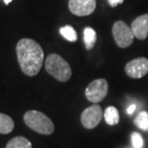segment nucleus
<instances>
[{
  "instance_id": "obj_1",
  "label": "nucleus",
  "mask_w": 148,
  "mask_h": 148,
  "mask_svg": "<svg viewBox=\"0 0 148 148\" xmlns=\"http://www.w3.org/2000/svg\"><path fill=\"white\" fill-rule=\"evenodd\" d=\"M16 55L22 72L27 76H35L40 72L44 60L41 46L32 38H21L16 44Z\"/></svg>"
},
{
  "instance_id": "obj_2",
  "label": "nucleus",
  "mask_w": 148,
  "mask_h": 148,
  "mask_svg": "<svg viewBox=\"0 0 148 148\" xmlns=\"http://www.w3.org/2000/svg\"><path fill=\"white\" fill-rule=\"evenodd\" d=\"M45 69L50 75L60 82H66L71 78L72 71L69 64L60 55L52 53L45 61Z\"/></svg>"
},
{
  "instance_id": "obj_3",
  "label": "nucleus",
  "mask_w": 148,
  "mask_h": 148,
  "mask_svg": "<svg viewBox=\"0 0 148 148\" xmlns=\"http://www.w3.org/2000/svg\"><path fill=\"white\" fill-rule=\"evenodd\" d=\"M25 124L33 131L41 135H51L54 132V124L50 118L41 112L31 110L23 116Z\"/></svg>"
},
{
  "instance_id": "obj_4",
  "label": "nucleus",
  "mask_w": 148,
  "mask_h": 148,
  "mask_svg": "<svg viewBox=\"0 0 148 148\" xmlns=\"http://www.w3.org/2000/svg\"><path fill=\"white\" fill-rule=\"evenodd\" d=\"M112 33L115 43L120 48H127L133 43L135 36L132 29L122 20H118L114 23Z\"/></svg>"
},
{
  "instance_id": "obj_5",
  "label": "nucleus",
  "mask_w": 148,
  "mask_h": 148,
  "mask_svg": "<svg viewBox=\"0 0 148 148\" xmlns=\"http://www.w3.org/2000/svg\"><path fill=\"white\" fill-rule=\"evenodd\" d=\"M109 84L106 79H96L88 86L85 90V95L88 101L98 103L107 96Z\"/></svg>"
},
{
  "instance_id": "obj_6",
  "label": "nucleus",
  "mask_w": 148,
  "mask_h": 148,
  "mask_svg": "<svg viewBox=\"0 0 148 148\" xmlns=\"http://www.w3.org/2000/svg\"><path fill=\"white\" fill-rule=\"evenodd\" d=\"M102 117V108L99 105L93 104L83 111L81 122L86 129H93L100 123Z\"/></svg>"
},
{
  "instance_id": "obj_7",
  "label": "nucleus",
  "mask_w": 148,
  "mask_h": 148,
  "mask_svg": "<svg viewBox=\"0 0 148 148\" xmlns=\"http://www.w3.org/2000/svg\"><path fill=\"white\" fill-rule=\"evenodd\" d=\"M125 72L130 78H143L148 73V59L140 57L130 61L125 66Z\"/></svg>"
},
{
  "instance_id": "obj_8",
  "label": "nucleus",
  "mask_w": 148,
  "mask_h": 148,
  "mask_svg": "<svg viewBox=\"0 0 148 148\" xmlns=\"http://www.w3.org/2000/svg\"><path fill=\"white\" fill-rule=\"evenodd\" d=\"M69 8L74 16H90L96 8V0H69Z\"/></svg>"
},
{
  "instance_id": "obj_9",
  "label": "nucleus",
  "mask_w": 148,
  "mask_h": 148,
  "mask_svg": "<svg viewBox=\"0 0 148 148\" xmlns=\"http://www.w3.org/2000/svg\"><path fill=\"white\" fill-rule=\"evenodd\" d=\"M131 29L137 38L140 40H145L148 36V14L138 16L132 22Z\"/></svg>"
},
{
  "instance_id": "obj_10",
  "label": "nucleus",
  "mask_w": 148,
  "mask_h": 148,
  "mask_svg": "<svg viewBox=\"0 0 148 148\" xmlns=\"http://www.w3.org/2000/svg\"><path fill=\"white\" fill-rule=\"evenodd\" d=\"M14 127V123L12 117L0 112V134H10Z\"/></svg>"
},
{
  "instance_id": "obj_11",
  "label": "nucleus",
  "mask_w": 148,
  "mask_h": 148,
  "mask_svg": "<svg viewBox=\"0 0 148 148\" xmlns=\"http://www.w3.org/2000/svg\"><path fill=\"white\" fill-rule=\"evenodd\" d=\"M97 40L96 32L91 27H86L84 29V42L87 50H90L95 45Z\"/></svg>"
},
{
  "instance_id": "obj_12",
  "label": "nucleus",
  "mask_w": 148,
  "mask_h": 148,
  "mask_svg": "<svg viewBox=\"0 0 148 148\" xmlns=\"http://www.w3.org/2000/svg\"><path fill=\"white\" fill-rule=\"evenodd\" d=\"M104 118L109 125H115L119 122V112L114 106H109L104 112Z\"/></svg>"
},
{
  "instance_id": "obj_13",
  "label": "nucleus",
  "mask_w": 148,
  "mask_h": 148,
  "mask_svg": "<svg viewBox=\"0 0 148 148\" xmlns=\"http://www.w3.org/2000/svg\"><path fill=\"white\" fill-rule=\"evenodd\" d=\"M6 148H32V143L24 137H16L9 141Z\"/></svg>"
},
{
  "instance_id": "obj_14",
  "label": "nucleus",
  "mask_w": 148,
  "mask_h": 148,
  "mask_svg": "<svg viewBox=\"0 0 148 148\" xmlns=\"http://www.w3.org/2000/svg\"><path fill=\"white\" fill-rule=\"evenodd\" d=\"M134 122L138 128L143 131H148V112L146 111H141L134 119Z\"/></svg>"
},
{
  "instance_id": "obj_15",
  "label": "nucleus",
  "mask_w": 148,
  "mask_h": 148,
  "mask_svg": "<svg viewBox=\"0 0 148 148\" xmlns=\"http://www.w3.org/2000/svg\"><path fill=\"white\" fill-rule=\"evenodd\" d=\"M60 33L66 40L71 41V42L76 41L77 38H78L75 29L70 25H66V26H64V27H62L60 29Z\"/></svg>"
},
{
  "instance_id": "obj_16",
  "label": "nucleus",
  "mask_w": 148,
  "mask_h": 148,
  "mask_svg": "<svg viewBox=\"0 0 148 148\" xmlns=\"http://www.w3.org/2000/svg\"><path fill=\"white\" fill-rule=\"evenodd\" d=\"M132 144L135 148H143V137L140 136V134L138 133H133L132 136Z\"/></svg>"
},
{
  "instance_id": "obj_17",
  "label": "nucleus",
  "mask_w": 148,
  "mask_h": 148,
  "mask_svg": "<svg viewBox=\"0 0 148 148\" xmlns=\"http://www.w3.org/2000/svg\"><path fill=\"white\" fill-rule=\"evenodd\" d=\"M108 2H109V4L111 5V7L114 8V7H116L117 5L122 4L123 0H108Z\"/></svg>"
},
{
  "instance_id": "obj_18",
  "label": "nucleus",
  "mask_w": 148,
  "mask_h": 148,
  "mask_svg": "<svg viewBox=\"0 0 148 148\" xmlns=\"http://www.w3.org/2000/svg\"><path fill=\"white\" fill-rule=\"evenodd\" d=\"M136 105L135 104H132V105H130L129 107H128V109H127V114H132L133 112H135V110H136Z\"/></svg>"
},
{
  "instance_id": "obj_19",
  "label": "nucleus",
  "mask_w": 148,
  "mask_h": 148,
  "mask_svg": "<svg viewBox=\"0 0 148 148\" xmlns=\"http://www.w3.org/2000/svg\"><path fill=\"white\" fill-rule=\"evenodd\" d=\"M3 1H4L5 5H9L12 1H13V0H3Z\"/></svg>"
}]
</instances>
